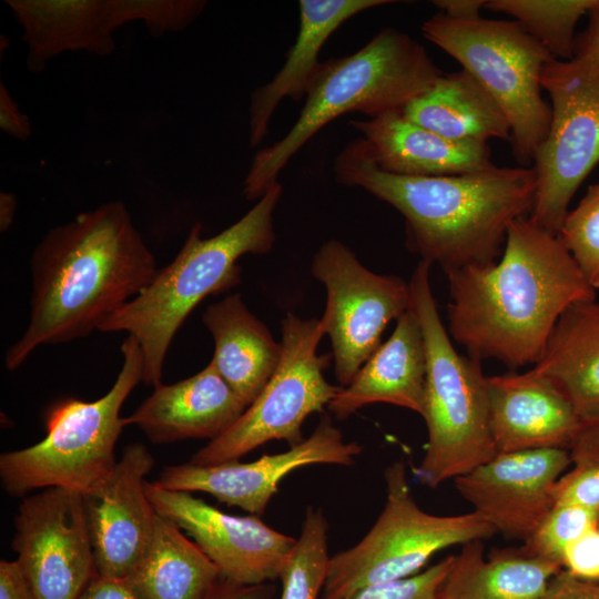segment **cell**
I'll use <instances>...</instances> for the list:
<instances>
[{
  "mask_svg": "<svg viewBox=\"0 0 599 599\" xmlns=\"http://www.w3.org/2000/svg\"><path fill=\"white\" fill-rule=\"evenodd\" d=\"M426 377L424 337L410 307L396 319L389 338L379 345L347 386H341L327 407L338 419L374 403L392 404L422 415Z\"/></svg>",
  "mask_w": 599,
  "mask_h": 599,
  "instance_id": "22",
  "label": "cell"
},
{
  "mask_svg": "<svg viewBox=\"0 0 599 599\" xmlns=\"http://www.w3.org/2000/svg\"><path fill=\"white\" fill-rule=\"evenodd\" d=\"M361 453L358 443L346 440L332 420L323 417L309 437L283 453L263 455L250 463L236 459L205 466L190 461L169 466L155 483L169 490L206 493L260 516L290 473L315 464L351 466Z\"/></svg>",
  "mask_w": 599,
  "mask_h": 599,
  "instance_id": "15",
  "label": "cell"
},
{
  "mask_svg": "<svg viewBox=\"0 0 599 599\" xmlns=\"http://www.w3.org/2000/svg\"><path fill=\"white\" fill-rule=\"evenodd\" d=\"M79 599H136L121 580L97 576Z\"/></svg>",
  "mask_w": 599,
  "mask_h": 599,
  "instance_id": "43",
  "label": "cell"
},
{
  "mask_svg": "<svg viewBox=\"0 0 599 599\" xmlns=\"http://www.w3.org/2000/svg\"><path fill=\"white\" fill-rule=\"evenodd\" d=\"M125 2L130 22H144L154 37L184 30L196 20L207 3L201 0H125Z\"/></svg>",
  "mask_w": 599,
  "mask_h": 599,
  "instance_id": "33",
  "label": "cell"
},
{
  "mask_svg": "<svg viewBox=\"0 0 599 599\" xmlns=\"http://www.w3.org/2000/svg\"><path fill=\"white\" fill-rule=\"evenodd\" d=\"M0 129L19 141H27L32 133L28 115L19 109L2 82L0 83Z\"/></svg>",
  "mask_w": 599,
  "mask_h": 599,
  "instance_id": "39",
  "label": "cell"
},
{
  "mask_svg": "<svg viewBox=\"0 0 599 599\" xmlns=\"http://www.w3.org/2000/svg\"><path fill=\"white\" fill-rule=\"evenodd\" d=\"M448 334L478 361L535 365L562 313L596 300L558 235L512 221L500 257L447 275Z\"/></svg>",
  "mask_w": 599,
  "mask_h": 599,
  "instance_id": "2",
  "label": "cell"
},
{
  "mask_svg": "<svg viewBox=\"0 0 599 599\" xmlns=\"http://www.w3.org/2000/svg\"><path fill=\"white\" fill-rule=\"evenodd\" d=\"M402 114L409 121L456 142L510 141L507 118L481 84L464 69L443 73Z\"/></svg>",
  "mask_w": 599,
  "mask_h": 599,
  "instance_id": "26",
  "label": "cell"
},
{
  "mask_svg": "<svg viewBox=\"0 0 599 599\" xmlns=\"http://www.w3.org/2000/svg\"><path fill=\"white\" fill-rule=\"evenodd\" d=\"M0 599H35L17 560L0 561Z\"/></svg>",
  "mask_w": 599,
  "mask_h": 599,
  "instance_id": "41",
  "label": "cell"
},
{
  "mask_svg": "<svg viewBox=\"0 0 599 599\" xmlns=\"http://www.w3.org/2000/svg\"><path fill=\"white\" fill-rule=\"evenodd\" d=\"M324 335L321 319L287 313L275 372L241 417L199 449L190 463L205 466L236 460L271 440H285L291 447L302 443L305 419L328 406L341 389L324 376L329 356L317 353Z\"/></svg>",
  "mask_w": 599,
  "mask_h": 599,
  "instance_id": "10",
  "label": "cell"
},
{
  "mask_svg": "<svg viewBox=\"0 0 599 599\" xmlns=\"http://www.w3.org/2000/svg\"><path fill=\"white\" fill-rule=\"evenodd\" d=\"M23 30L31 72L65 51L109 55L113 32L126 23L122 0H6Z\"/></svg>",
  "mask_w": 599,
  "mask_h": 599,
  "instance_id": "20",
  "label": "cell"
},
{
  "mask_svg": "<svg viewBox=\"0 0 599 599\" xmlns=\"http://www.w3.org/2000/svg\"><path fill=\"white\" fill-rule=\"evenodd\" d=\"M430 266L424 261L417 264L409 288L427 361L422 416L428 441L416 476L436 488L491 460L497 450L489 423L487 376L480 361L460 355L451 344L432 290Z\"/></svg>",
  "mask_w": 599,
  "mask_h": 599,
  "instance_id": "6",
  "label": "cell"
},
{
  "mask_svg": "<svg viewBox=\"0 0 599 599\" xmlns=\"http://www.w3.org/2000/svg\"><path fill=\"white\" fill-rule=\"evenodd\" d=\"M454 555L414 576L366 587L348 599H440Z\"/></svg>",
  "mask_w": 599,
  "mask_h": 599,
  "instance_id": "34",
  "label": "cell"
},
{
  "mask_svg": "<svg viewBox=\"0 0 599 599\" xmlns=\"http://www.w3.org/2000/svg\"><path fill=\"white\" fill-rule=\"evenodd\" d=\"M596 0H486L484 8L514 17L557 60L575 58L576 26Z\"/></svg>",
  "mask_w": 599,
  "mask_h": 599,
  "instance_id": "29",
  "label": "cell"
},
{
  "mask_svg": "<svg viewBox=\"0 0 599 599\" xmlns=\"http://www.w3.org/2000/svg\"><path fill=\"white\" fill-rule=\"evenodd\" d=\"M12 549L35 599H79L98 576L82 494L72 489L23 497Z\"/></svg>",
  "mask_w": 599,
  "mask_h": 599,
  "instance_id": "13",
  "label": "cell"
},
{
  "mask_svg": "<svg viewBox=\"0 0 599 599\" xmlns=\"http://www.w3.org/2000/svg\"><path fill=\"white\" fill-rule=\"evenodd\" d=\"M390 0H301L298 32L281 70L251 95L250 144L267 134L270 121L282 100L306 97L321 65L319 52L328 38L348 19Z\"/></svg>",
  "mask_w": 599,
  "mask_h": 599,
  "instance_id": "23",
  "label": "cell"
},
{
  "mask_svg": "<svg viewBox=\"0 0 599 599\" xmlns=\"http://www.w3.org/2000/svg\"><path fill=\"white\" fill-rule=\"evenodd\" d=\"M598 526L599 512L578 506L555 505L525 540L522 550L562 567L567 547Z\"/></svg>",
  "mask_w": 599,
  "mask_h": 599,
  "instance_id": "32",
  "label": "cell"
},
{
  "mask_svg": "<svg viewBox=\"0 0 599 599\" xmlns=\"http://www.w3.org/2000/svg\"><path fill=\"white\" fill-rule=\"evenodd\" d=\"M443 73L419 42L394 28L382 30L353 54L322 62L292 128L255 154L243 195L261 199L290 160L333 120L353 112L373 118L402 111Z\"/></svg>",
  "mask_w": 599,
  "mask_h": 599,
  "instance_id": "5",
  "label": "cell"
},
{
  "mask_svg": "<svg viewBox=\"0 0 599 599\" xmlns=\"http://www.w3.org/2000/svg\"><path fill=\"white\" fill-rule=\"evenodd\" d=\"M202 321L214 339L211 362L248 407L275 372L282 344L250 312L238 293L211 304Z\"/></svg>",
  "mask_w": 599,
  "mask_h": 599,
  "instance_id": "24",
  "label": "cell"
},
{
  "mask_svg": "<svg viewBox=\"0 0 599 599\" xmlns=\"http://www.w3.org/2000/svg\"><path fill=\"white\" fill-rule=\"evenodd\" d=\"M571 463L567 449L497 454L454 481L496 532L525 541L554 507L552 486Z\"/></svg>",
  "mask_w": 599,
  "mask_h": 599,
  "instance_id": "17",
  "label": "cell"
},
{
  "mask_svg": "<svg viewBox=\"0 0 599 599\" xmlns=\"http://www.w3.org/2000/svg\"><path fill=\"white\" fill-rule=\"evenodd\" d=\"M336 181L362 187L404 217L406 246L447 275L496 262L509 224L530 214L534 167H498L444 176L398 175L380 170L359 136L334 160Z\"/></svg>",
  "mask_w": 599,
  "mask_h": 599,
  "instance_id": "3",
  "label": "cell"
},
{
  "mask_svg": "<svg viewBox=\"0 0 599 599\" xmlns=\"http://www.w3.org/2000/svg\"><path fill=\"white\" fill-rule=\"evenodd\" d=\"M121 369L102 397L87 402L63 397L44 412L45 436L27 448L2 453L0 481L12 497L37 489L63 487L85 494L102 483L116 465L114 448L126 425L121 408L142 382L144 358L138 341L128 335Z\"/></svg>",
  "mask_w": 599,
  "mask_h": 599,
  "instance_id": "7",
  "label": "cell"
},
{
  "mask_svg": "<svg viewBox=\"0 0 599 599\" xmlns=\"http://www.w3.org/2000/svg\"><path fill=\"white\" fill-rule=\"evenodd\" d=\"M551 496L555 505L578 506L599 512V463L575 465L557 479Z\"/></svg>",
  "mask_w": 599,
  "mask_h": 599,
  "instance_id": "35",
  "label": "cell"
},
{
  "mask_svg": "<svg viewBox=\"0 0 599 599\" xmlns=\"http://www.w3.org/2000/svg\"><path fill=\"white\" fill-rule=\"evenodd\" d=\"M487 394L497 454L569 450L581 419L555 385L534 368L487 377Z\"/></svg>",
  "mask_w": 599,
  "mask_h": 599,
  "instance_id": "18",
  "label": "cell"
},
{
  "mask_svg": "<svg viewBox=\"0 0 599 599\" xmlns=\"http://www.w3.org/2000/svg\"><path fill=\"white\" fill-rule=\"evenodd\" d=\"M562 567L520 549L495 550L484 557L481 540L454 555L440 599H539Z\"/></svg>",
  "mask_w": 599,
  "mask_h": 599,
  "instance_id": "27",
  "label": "cell"
},
{
  "mask_svg": "<svg viewBox=\"0 0 599 599\" xmlns=\"http://www.w3.org/2000/svg\"><path fill=\"white\" fill-rule=\"evenodd\" d=\"M539 599H599V582L577 578L561 569Z\"/></svg>",
  "mask_w": 599,
  "mask_h": 599,
  "instance_id": "37",
  "label": "cell"
},
{
  "mask_svg": "<svg viewBox=\"0 0 599 599\" xmlns=\"http://www.w3.org/2000/svg\"><path fill=\"white\" fill-rule=\"evenodd\" d=\"M29 323L4 356L16 370L40 346L88 336L146 287L159 268L121 201L54 226L30 258Z\"/></svg>",
  "mask_w": 599,
  "mask_h": 599,
  "instance_id": "1",
  "label": "cell"
},
{
  "mask_svg": "<svg viewBox=\"0 0 599 599\" xmlns=\"http://www.w3.org/2000/svg\"><path fill=\"white\" fill-rule=\"evenodd\" d=\"M569 453L575 465L599 463V417L581 420Z\"/></svg>",
  "mask_w": 599,
  "mask_h": 599,
  "instance_id": "40",
  "label": "cell"
},
{
  "mask_svg": "<svg viewBox=\"0 0 599 599\" xmlns=\"http://www.w3.org/2000/svg\"><path fill=\"white\" fill-rule=\"evenodd\" d=\"M153 466L144 445L130 444L111 474L82 495L98 576L123 580L145 554L158 515L145 493Z\"/></svg>",
  "mask_w": 599,
  "mask_h": 599,
  "instance_id": "16",
  "label": "cell"
},
{
  "mask_svg": "<svg viewBox=\"0 0 599 599\" xmlns=\"http://www.w3.org/2000/svg\"><path fill=\"white\" fill-rule=\"evenodd\" d=\"M277 182L238 221L211 237L192 226L183 246L151 283L100 326L101 332L132 335L143 353L142 382L161 384L169 347L190 313L209 295L241 282L237 264L246 254H267L275 243L274 212L282 196Z\"/></svg>",
  "mask_w": 599,
  "mask_h": 599,
  "instance_id": "4",
  "label": "cell"
},
{
  "mask_svg": "<svg viewBox=\"0 0 599 599\" xmlns=\"http://www.w3.org/2000/svg\"><path fill=\"white\" fill-rule=\"evenodd\" d=\"M422 31L498 104L510 126L514 156L527 167L549 131L551 108L541 97V73L555 58L517 21H456L439 12Z\"/></svg>",
  "mask_w": 599,
  "mask_h": 599,
  "instance_id": "8",
  "label": "cell"
},
{
  "mask_svg": "<svg viewBox=\"0 0 599 599\" xmlns=\"http://www.w3.org/2000/svg\"><path fill=\"white\" fill-rule=\"evenodd\" d=\"M385 506L368 532L331 557L319 599H348L359 590L418 573L438 551L496 534L476 511L437 516L415 501L403 460L384 473Z\"/></svg>",
  "mask_w": 599,
  "mask_h": 599,
  "instance_id": "9",
  "label": "cell"
},
{
  "mask_svg": "<svg viewBox=\"0 0 599 599\" xmlns=\"http://www.w3.org/2000/svg\"><path fill=\"white\" fill-rule=\"evenodd\" d=\"M329 559L327 520L319 508L308 506L301 534L278 578L281 599L321 598Z\"/></svg>",
  "mask_w": 599,
  "mask_h": 599,
  "instance_id": "30",
  "label": "cell"
},
{
  "mask_svg": "<svg viewBox=\"0 0 599 599\" xmlns=\"http://www.w3.org/2000/svg\"><path fill=\"white\" fill-rule=\"evenodd\" d=\"M562 568L577 578L599 581V526L567 547Z\"/></svg>",
  "mask_w": 599,
  "mask_h": 599,
  "instance_id": "36",
  "label": "cell"
},
{
  "mask_svg": "<svg viewBox=\"0 0 599 599\" xmlns=\"http://www.w3.org/2000/svg\"><path fill=\"white\" fill-rule=\"evenodd\" d=\"M312 274L326 288L319 319L331 339L336 378L344 387L379 347L386 326L410 308L409 282L369 271L337 240L317 250Z\"/></svg>",
  "mask_w": 599,
  "mask_h": 599,
  "instance_id": "12",
  "label": "cell"
},
{
  "mask_svg": "<svg viewBox=\"0 0 599 599\" xmlns=\"http://www.w3.org/2000/svg\"><path fill=\"white\" fill-rule=\"evenodd\" d=\"M541 87L551 121L532 161L537 190L529 220L558 235L573 194L599 162V69L586 58L552 59Z\"/></svg>",
  "mask_w": 599,
  "mask_h": 599,
  "instance_id": "11",
  "label": "cell"
},
{
  "mask_svg": "<svg viewBox=\"0 0 599 599\" xmlns=\"http://www.w3.org/2000/svg\"><path fill=\"white\" fill-rule=\"evenodd\" d=\"M17 211V197L14 194L0 192V231L7 232L14 220Z\"/></svg>",
  "mask_w": 599,
  "mask_h": 599,
  "instance_id": "45",
  "label": "cell"
},
{
  "mask_svg": "<svg viewBox=\"0 0 599 599\" xmlns=\"http://www.w3.org/2000/svg\"><path fill=\"white\" fill-rule=\"evenodd\" d=\"M377 166L415 176L461 175L491 169L488 143L448 140L390 111L352 121Z\"/></svg>",
  "mask_w": 599,
  "mask_h": 599,
  "instance_id": "21",
  "label": "cell"
},
{
  "mask_svg": "<svg viewBox=\"0 0 599 599\" xmlns=\"http://www.w3.org/2000/svg\"><path fill=\"white\" fill-rule=\"evenodd\" d=\"M275 591L271 582L247 585L221 577L203 599H274Z\"/></svg>",
  "mask_w": 599,
  "mask_h": 599,
  "instance_id": "38",
  "label": "cell"
},
{
  "mask_svg": "<svg viewBox=\"0 0 599 599\" xmlns=\"http://www.w3.org/2000/svg\"><path fill=\"white\" fill-rule=\"evenodd\" d=\"M558 237L588 284L599 290V183L566 215Z\"/></svg>",
  "mask_w": 599,
  "mask_h": 599,
  "instance_id": "31",
  "label": "cell"
},
{
  "mask_svg": "<svg viewBox=\"0 0 599 599\" xmlns=\"http://www.w3.org/2000/svg\"><path fill=\"white\" fill-rule=\"evenodd\" d=\"M221 577L182 529L156 515L145 554L121 581L136 599H203Z\"/></svg>",
  "mask_w": 599,
  "mask_h": 599,
  "instance_id": "28",
  "label": "cell"
},
{
  "mask_svg": "<svg viewBox=\"0 0 599 599\" xmlns=\"http://www.w3.org/2000/svg\"><path fill=\"white\" fill-rule=\"evenodd\" d=\"M486 0H435L433 4L440 13L456 21H470L480 18Z\"/></svg>",
  "mask_w": 599,
  "mask_h": 599,
  "instance_id": "44",
  "label": "cell"
},
{
  "mask_svg": "<svg viewBox=\"0 0 599 599\" xmlns=\"http://www.w3.org/2000/svg\"><path fill=\"white\" fill-rule=\"evenodd\" d=\"M246 404L210 362L202 370L174 384H160L125 417L153 444L190 438L213 440L245 412Z\"/></svg>",
  "mask_w": 599,
  "mask_h": 599,
  "instance_id": "19",
  "label": "cell"
},
{
  "mask_svg": "<svg viewBox=\"0 0 599 599\" xmlns=\"http://www.w3.org/2000/svg\"><path fill=\"white\" fill-rule=\"evenodd\" d=\"M587 29L576 35L575 57L586 58L599 69V0L588 12Z\"/></svg>",
  "mask_w": 599,
  "mask_h": 599,
  "instance_id": "42",
  "label": "cell"
},
{
  "mask_svg": "<svg viewBox=\"0 0 599 599\" xmlns=\"http://www.w3.org/2000/svg\"><path fill=\"white\" fill-rule=\"evenodd\" d=\"M532 368L555 385L581 420L599 417V302L569 306Z\"/></svg>",
  "mask_w": 599,
  "mask_h": 599,
  "instance_id": "25",
  "label": "cell"
},
{
  "mask_svg": "<svg viewBox=\"0 0 599 599\" xmlns=\"http://www.w3.org/2000/svg\"><path fill=\"white\" fill-rule=\"evenodd\" d=\"M145 493L158 515L186 532L225 579L263 583L280 578L296 538L282 534L257 516H234L191 493L169 490L145 480Z\"/></svg>",
  "mask_w": 599,
  "mask_h": 599,
  "instance_id": "14",
  "label": "cell"
}]
</instances>
